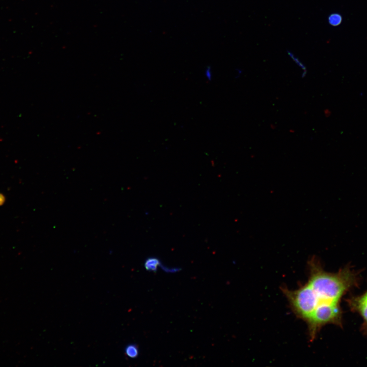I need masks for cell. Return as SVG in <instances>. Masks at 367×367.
<instances>
[{
	"label": "cell",
	"instance_id": "1",
	"mask_svg": "<svg viewBox=\"0 0 367 367\" xmlns=\"http://www.w3.org/2000/svg\"><path fill=\"white\" fill-rule=\"evenodd\" d=\"M309 269L307 282L317 299L316 308L324 307L341 311L340 299L357 282V277L355 273L347 267L335 273L327 272L314 258L309 261Z\"/></svg>",
	"mask_w": 367,
	"mask_h": 367
},
{
	"label": "cell",
	"instance_id": "2",
	"mask_svg": "<svg viewBox=\"0 0 367 367\" xmlns=\"http://www.w3.org/2000/svg\"><path fill=\"white\" fill-rule=\"evenodd\" d=\"M281 291L295 314L306 322L317 306L315 295L308 282L295 290L282 287Z\"/></svg>",
	"mask_w": 367,
	"mask_h": 367
},
{
	"label": "cell",
	"instance_id": "3",
	"mask_svg": "<svg viewBox=\"0 0 367 367\" xmlns=\"http://www.w3.org/2000/svg\"><path fill=\"white\" fill-rule=\"evenodd\" d=\"M351 303L353 308L361 316L367 326V291L362 295L354 298Z\"/></svg>",
	"mask_w": 367,
	"mask_h": 367
},
{
	"label": "cell",
	"instance_id": "4",
	"mask_svg": "<svg viewBox=\"0 0 367 367\" xmlns=\"http://www.w3.org/2000/svg\"><path fill=\"white\" fill-rule=\"evenodd\" d=\"M161 265L159 259L154 257H150L145 260L144 267L146 270L150 272H156Z\"/></svg>",
	"mask_w": 367,
	"mask_h": 367
},
{
	"label": "cell",
	"instance_id": "5",
	"mask_svg": "<svg viewBox=\"0 0 367 367\" xmlns=\"http://www.w3.org/2000/svg\"><path fill=\"white\" fill-rule=\"evenodd\" d=\"M342 15L337 13L331 14L328 18L329 24L333 27L339 25L342 23Z\"/></svg>",
	"mask_w": 367,
	"mask_h": 367
},
{
	"label": "cell",
	"instance_id": "6",
	"mask_svg": "<svg viewBox=\"0 0 367 367\" xmlns=\"http://www.w3.org/2000/svg\"><path fill=\"white\" fill-rule=\"evenodd\" d=\"M125 352L127 356L132 358L137 357L139 354L138 347L133 344L127 346L125 348Z\"/></svg>",
	"mask_w": 367,
	"mask_h": 367
},
{
	"label": "cell",
	"instance_id": "7",
	"mask_svg": "<svg viewBox=\"0 0 367 367\" xmlns=\"http://www.w3.org/2000/svg\"><path fill=\"white\" fill-rule=\"evenodd\" d=\"M287 54L291 58V59L304 71L306 72V68L304 65L300 61L298 58L292 53L291 51H287Z\"/></svg>",
	"mask_w": 367,
	"mask_h": 367
},
{
	"label": "cell",
	"instance_id": "8",
	"mask_svg": "<svg viewBox=\"0 0 367 367\" xmlns=\"http://www.w3.org/2000/svg\"><path fill=\"white\" fill-rule=\"evenodd\" d=\"M205 74L206 77V78L209 80L211 81L212 79V71L211 70L210 67H207V69L205 70Z\"/></svg>",
	"mask_w": 367,
	"mask_h": 367
},
{
	"label": "cell",
	"instance_id": "9",
	"mask_svg": "<svg viewBox=\"0 0 367 367\" xmlns=\"http://www.w3.org/2000/svg\"><path fill=\"white\" fill-rule=\"evenodd\" d=\"M163 270H164L166 272H170V273H173L179 271V269L177 268H168L166 267H162Z\"/></svg>",
	"mask_w": 367,
	"mask_h": 367
},
{
	"label": "cell",
	"instance_id": "10",
	"mask_svg": "<svg viewBox=\"0 0 367 367\" xmlns=\"http://www.w3.org/2000/svg\"><path fill=\"white\" fill-rule=\"evenodd\" d=\"M5 196L3 194L0 193V206L3 205L5 203Z\"/></svg>",
	"mask_w": 367,
	"mask_h": 367
}]
</instances>
